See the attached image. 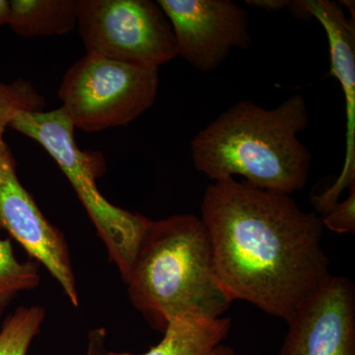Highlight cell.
Returning <instances> with one entry per match:
<instances>
[{"mask_svg":"<svg viewBox=\"0 0 355 355\" xmlns=\"http://www.w3.org/2000/svg\"><path fill=\"white\" fill-rule=\"evenodd\" d=\"M323 226L334 232H355V184L349 189V193L343 202L334 205L321 218Z\"/></svg>","mask_w":355,"mask_h":355,"instance_id":"obj_16","label":"cell"},{"mask_svg":"<svg viewBox=\"0 0 355 355\" xmlns=\"http://www.w3.org/2000/svg\"><path fill=\"white\" fill-rule=\"evenodd\" d=\"M171 23L178 55L200 72L220 67L233 49L252 44L249 16L231 0H159Z\"/></svg>","mask_w":355,"mask_h":355,"instance_id":"obj_7","label":"cell"},{"mask_svg":"<svg viewBox=\"0 0 355 355\" xmlns=\"http://www.w3.org/2000/svg\"><path fill=\"white\" fill-rule=\"evenodd\" d=\"M87 355H92V354H88ZM110 355H116V354H110Z\"/></svg>","mask_w":355,"mask_h":355,"instance_id":"obj_19","label":"cell"},{"mask_svg":"<svg viewBox=\"0 0 355 355\" xmlns=\"http://www.w3.org/2000/svg\"><path fill=\"white\" fill-rule=\"evenodd\" d=\"M308 125L302 95L272 110L242 100L191 140L193 165L214 182L241 176L261 190L291 195L309 178L312 156L298 139Z\"/></svg>","mask_w":355,"mask_h":355,"instance_id":"obj_2","label":"cell"},{"mask_svg":"<svg viewBox=\"0 0 355 355\" xmlns=\"http://www.w3.org/2000/svg\"><path fill=\"white\" fill-rule=\"evenodd\" d=\"M159 69L86 55L64 74L58 96L76 128L97 132L123 127L155 102Z\"/></svg>","mask_w":355,"mask_h":355,"instance_id":"obj_5","label":"cell"},{"mask_svg":"<svg viewBox=\"0 0 355 355\" xmlns=\"http://www.w3.org/2000/svg\"><path fill=\"white\" fill-rule=\"evenodd\" d=\"M46 100L29 81L0 83V140L3 139L6 128L21 113L43 112Z\"/></svg>","mask_w":355,"mask_h":355,"instance_id":"obj_15","label":"cell"},{"mask_svg":"<svg viewBox=\"0 0 355 355\" xmlns=\"http://www.w3.org/2000/svg\"><path fill=\"white\" fill-rule=\"evenodd\" d=\"M41 277L37 263H21L14 254L9 239H0V316L20 292L40 286Z\"/></svg>","mask_w":355,"mask_h":355,"instance_id":"obj_13","label":"cell"},{"mask_svg":"<svg viewBox=\"0 0 355 355\" xmlns=\"http://www.w3.org/2000/svg\"><path fill=\"white\" fill-rule=\"evenodd\" d=\"M77 27L88 55L155 69L178 55L171 23L151 0H80Z\"/></svg>","mask_w":355,"mask_h":355,"instance_id":"obj_6","label":"cell"},{"mask_svg":"<svg viewBox=\"0 0 355 355\" xmlns=\"http://www.w3.org/2000/svg\"><path fill=\"white\" fill-rule=\"evenodd\" d=\"M9 128L38 142L55 159L127 284L151 219L120 209L103 197L97 179L106 170L104 159L78 148L76 128L62 107L50 112L21 113Z\"/></svg>","mask_w":355,"mask_h":355,"instance_id":"obj_4","label":"cell"},{"mask_svg":"<svg viewBox=\"0 0 355 355\" xmlns=\"http://www.w3.org/2000/svg\"><path fill=\"white\" fill-rule=\"evenodd\" d=\"M279 355H355V287L331 275L287 322Z\"/></svg>","mask_w":355,"mask_h":355,"instance_id":"obj_9","label":"cell"},{"mask_svg":"<svg viewBox=\"0 0 355 355\" xmlns=\"http://www.w3.org/2000/svg\"><path fill=\"white\" fill-rule=\"evenodd\" d=\"M10 14V1L0 0V27L3 25H8Z\"/></svg>","mask_w":355,"mask_h":355,"instance_id":"obj_18","label":"cell"},{"mask_svg":"<svg viewBox=\"0 0 355 355\" xmlns=\"http://www.w3.org/2000/svg\"><path fill=\"white\" fill-rule=\"evenodd\" d=\"M127 284L132 305L162 333L176 318L224 317L233 303L209 231L191 214L150 221Z\"/></svg>","mask_w":355,"mask_h":355,"instance_id":"obj_3","label":"cell"},{"mask_svg":"<svg viewBox=\"0 0 355 355\" xmlns=\"http://www.w3.org/2000/svg\"><path fill=\"white\" fill-rule=\"evenodd\" d=\"M200 207L219 279L233 301L288 322L331 277L321 217L291 195L230 178L207 187Z\"/></svg>","mask_w":355,"mask_h":355,"instance_id":"obj_1","label":"cell"},{"mask_svg":"<svg viewBox=\"0 0 355 355\" xmlns=\"http://www.w3.org/2000/svg\"><path fill=\"white\" fill-rule=\"evenodd\" d=\"M311 17L323 26L330 49L331 72L342 85L347 112V144L345 164L336 183L312 203L318 211L327 212L345 189L355 184V21L347 19L340 4L330 0H305Z\"/></svg>","mask_w":355,"mask_h":355,"instance_id":"obj_10","label":"cell"},{"mask_svg":"<svg viewBox=\"0 0 355 355\" xmlns=\"http://www.w3.org/2000/svg\"><path fill=\"white\" fill-rule=\"evenodd\" d=\"M0 229L7 231L50 272L72 305H79L67 240L21 184L15 159L3 139L0 140Z\"/></svg>","mask_w":355,"mask_h":355,"instance_id":"obj_8","label":"cell"},{"mask_svg":"<svg viewBox=\"0 0 355 355\" xmlns=\"http://www.w3.org/2000/svg\"><path fill=\"white\" fill-rule=\"evenodd\" d=\"M247 3L250 6L258 7V8L266 9L268 11H279L284 7L291 6V1H282V0H249Z\"/></svg>","mask_w":355,"mask_h":355,"instance_id":"obj_17","label":"cell"},{"mask_svg":"<svg viewBox=\"0 0 355 355\" xmlns=\"http://www.w3.org/2000/svg\"><path fill=\"white\" fill-rule=\"evenodd\" d=\"M8 25L24 38L62 36L76 29L80 0H11Z\"/></svg>","mask_w":355,"mask_h":355,"instance_id":"obj_12","label":"cell"},{"mask_svg":"<svg viewBox=\"0 0 355 355\" xmlns=\"http://www.w3.org/2000/svg\"><path fill=\"white\" fill-rule=\"evenodd\" d=\"M230 329L229 317H179L168 324L160 343L146 354L116 355H238L225 345Z\"/></svg>","mask_w":355,"mask_h":355,"instance_id":"obj_11","label":"cell"},{"mask_svg":"<svg viewBox=\"0 0 355 355\" xmlns=\"http://www.w3.org/2000/svg\"><path fill=\"white\" fill-rule=\"evenodd\" d=\"M46 313L40 306L18 308L4 320L0 330V355H27Z\"/></svg>","mask_w":355,"mask_h":355,"instance_id":"obj_14","label":"cell"}]
</instances>
